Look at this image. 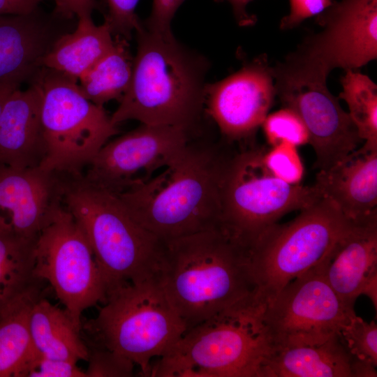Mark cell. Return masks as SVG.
<instances>
[{
    "instance_id": "obj_1",
    "label": "cell",
    "mask_w": 377,
    "mask_h": 377,
    "mask_svg": "<svg viewBox=\"0 0 377 377\" xmlns=\"http://www.w3.org/2000/svg\"><path fill=\"white\" fill-rule=\"evenodd\" d=\"M156 279L186 331L256 293L249 249L221 228L164 242Z\"/></svg>"
},
{
    "instance_id": "obj_2",
    "label": "cell",
    "mask_w": 377,
    "mask_h": 377,
    "mask_svg": "<svg viewBox=\"0 0 377 377\" xmlns=\"http://www.w3.org/2000/svg\"><path fill=\"white\" fill-rule=\"evenodd\" d=\"M225 155L190 140L165 168L117 195L132 218L162 242L221 228Z\"/></svg>"
},
{
    "instance_id": "obj_3",
    "label": "cell",
    "mask_w": 377,
    "mask_h": 377,
    "mask_svg": "<svg viewBox=\"0 0 377 377\" xmlns=\"http://www.w3.org/2000/svg\"><path fill=\"white\" fill-rule=\"evenodd\" d=\"M129 87L111 115L115 125L127 120L192 131L205 108V58L179 43L173 34L142 27L135 32Z\"/></svg>"
},
{
    "instance_id": "obj_4",
    "label": "cell",
    "mask_w": 377,
    "mask_h": 377,
    "mask_svg": "<svg viewBox=\"0 0 377 377\" xmlns=\"http://www.w3.org/2000/svg\"><path fill=\"white\" fill-rule=\"evenodd\" d=\"M62 203L90 244L107 296L156 276L163 242L140 226L117 195L89 182L83 173L64 175Z\"/></svg>"
},
{
    "instance_id": "obj_5",
    "label": "cell",
    "mask_w": 377,
    "mask_h": 377,
    "mask_svg": "<svg viewBox=\"0 0 377 377\" xmlns=\"http://www.w3.org/2000/svg\"><path fill=\"white\" fill-rule=\"evenodd\" d=\"M256 294L186 331L150 376L261 377L272 346Z\"/></svg>"
},
{
    "instance_id": "obj_6",
    "label": "cell",
    "mask_w": 377,
    "mask_h": 377,
    "mask_svg": "<svg viewBox=\"0 0 377 377\" xmlns=\"http://www.w3.org/2000/svg\"><path fill=\"white\" fill-rule=\"evenodd\" d=\"M94 343L128 357L144 376L186 332L156 276L109 293L96 317L84 325Z\"/></svg>"
},
{
    "instance_id": "obj_7",
    "label": "cell",
    "mask_w": 377,
    "mask_h": 377,
    "mask_svg": "<svg viewBox=\"0 0 377 377\" xmlns=\"http://www.w3.org/2000/svg\"><path fill=\"white\" fill-rule=\"evenodd\" d=\"M265 151L249 145L228 155L221 179V228L249 249L283 215L323 198L314 185H292L272 175Z\"/></svg>"
},
{
    "instance_id": "obj_8",
    "label": "cell",
    "mask_w": 377,
    "mask_h": 377,
    "mask_svg": "<svg viewBox=\"0 0 377 377\" xmlns=\"http://www.w3.org/2000/svg\"><path fill=\"white\" fill-rule=\"evenodd\" d=\"M29 83L41 96V123L46 153L45 170L64 175L82 173L109 139L117 125L103 106L88 100L77 80L42 67Z\"/></svg>"
},
{
    "instance_id": "obj_9",
    "label": "cell",
    "mask_w": 377,
    "mask_h": 377,
    "mask_svg": "<svg viewBox=\"0 0 377 377\" xmlns=\"http://www.w3.org/2000/svg\"><path fill=\"white\" fill-rule=\"evenodd\" d=\"M349 223L323 197L290 222L265 230L249 249L257 299L266 306L288 283L316 266Z\"/></svg>"
},
{
    "instance_id": "obj_10",
    "label": "cell",
    "mask_w": 377,
    "mask_h": 377,
    "mask_svg": "<svg viewBox=\"0 0 377 377\" xmlns=\"http://www.w3.org/2000/svg\"><path fill=\"white\" fill-rule=\"evenodd\" d=\"M34 273L50 283L80 330L84 311L105 301L106 285L90 244L63 205L36 239Z\"/></svg>"
},
{
    "instance_id": "obj_11",
    "label": "cell",
    "mask_w": 377,
    "mask_h": 377,
    "mask_svg": "<svg viewBox=\"0 0 377 377\" xmlns=\"http://www.w3.org/2000/svg\"><path fill=\"white\" fill-rule=\"evenodd\" d=\"M272 72L276 96L308 130L315 168H331L364 142L349 114L328 90L326 76L286 59L272 67Z\"/></svg>"
},
{
    "instance_id": "obj_12",
    "label": "cell",
    "mask_w": 377,
    "mask_h": 377,
    "mask_svg": "<svg viewBox=\"0 0 377 377\" xmlns=\"http://www.w3.org/2000/svg\"><path fill=\"white\" fill-rule=\"evenodd\" d=\"M355 314L318 264L288 283L265 306L262 318L272 350L325 342Z\"/></svg>"
},
{
    "instance_id": "obj_13",
    "label": "cell",
    "mask_w": 377,
    "mask_h": 377,
    "mask_svg": "<svg viewBox=\"0 0 377 377\" xmlns=\"http://www.w3.org/2000/svg\"><path fill=\"white\" fill-rule=\"evenodd\" d=\"M321 29L286 58L327 77L355 70L377 57V0H341L319 14Z\"/></svg>"
},
{
    "instance_id": "obj_14",
    "label": "cell",
    "mask_w": 377,
    "mask_h": 377,
    "mask_svg": "<svg viewBox=\"0 0 377 377\" xmlns=\"http://www.w3.org/2000/svg\"><path fill=\"white\" fill-rule=\"evenodd\" d=\"M182 127L140 126L108 141L88 165L84 178L115 195L146 182L165 168L191 140Z\"/></svg>"
},
{
    "instance_id": "obj_15",
    "label": "cell",
    "mask_w": 377,
    "mask_h": 377,
    "mask_svg": "<svg viewBox=\"0 0 377 377\" xmlns=\"http://www.w3.org/2000/svg\"><path fill=\"white\" fill-rule=\"evenodd\" d=\"M276 96L272 67L261 54L226 78L207 84L204 110L227 141H246L261 126Z\"/></svg>"
},
{
    "instance_id": "obj_16",
    "label": "cell",
    "mask_w": 377,
    "mask_h": 377,
    "mask_svg": "<svg viewBox=\"0 0 377 377\" xmlns=\"http://www.w3.org/2000/svg\"><path fill=\"white\" fill-rule=\"evenodd\" d=\"M63 175L0 165V228L36 240L63 205Z\"/></svg>"
},
{
    "instance_id": "obj_17",
    "label": "cell",
    "mask_w": 377,
    "mask_h": 377,
    "mask_svg": "<svg viewBox=\"0 0 377 377\" xmlns=\"http://www.w3.org/2000/svg\"><path fill=\"white\" fill-rule=\"evenodd\" d=\"M327 282L353 307L360 295L377 302V212L350 220L318 263Z\"/></svg>"
},
{
    "instance_id": "obj_18",
    "label": "cell",
    "mask_w": 377,
    "mask_h": 377,
    "mask_svg": "<svg viewBox=\"0 0 377 377\" xmlns=\"http://www.w3.org/2000/svg\"><path fill=\"white\" fill-rule=\"evenodd\" d=\"M53 20L38 9L25 15H0V87L20 88L43 66L56 39Z\"/></svg>"
},
{
    "instance_id": "obj_19",
    "label": "cell",
    "mask_w": 377,
    "mask_h": 377,
    "mask_svg": "<svg viewBox=\"0 0 377 377\" xmlns=\"http://www.w3.org/2000/svg\"><path fill=\"white\" fill-rule=\"evenodd\" d=\"M313 185L348 219L377 212V147L364 143L331 168L319 170Z\"/></svg>"
},
{
    "instance_id": "obj_20",
    "label": "cell",
    "mask_w": 377,
    "mask_h": 377,
    "mask_svg": "<svg viewBox=\"0 0 377 377\" xmlns=\"http://www.w3.org/2000/svg\"><path fill=\"white\" fill-rule=\"evenodd\" d=\"M46 149L41 123V96L29 83L13 90L0 114V165L13 168L40 167Z\"/></svg>"
},
{
    "instance_id": "obj_21",
    "label": "cell",
    "mask_w": 377,
    "mask_h": 377,
    "mask_svg": "<svg viewBox=\"0 0 377 377\" xmlns=\"http://www.w3.org/2000/svg\"><path fill=\"white\" fill-rule=\"evenodd\" d=\"M261 377H352L350 356L339 334L320 343L275 348Z\"/></svg>"
},
{
    "instance_id": "obj_22",
    "label": "cell",
    "mask_w": 377,
    "mask_h": 377,
    "mask_svg": "<svg viewBox=\"0 0 377 377\" xmlns=\"http://www.w3.org/2000/svg\"><path fill=\"white\" fill-rule=\"evenodd\" d=\"M114 40L106 22L96 25L91 16L80 17L74 31L56 38L43 66L77 81L111 50Z\"/></svg>"
},
{
    "instance_id": "obj_23",
    "label": "cell",
    "mask_w": 377,
    "mask_h": 377,
    "mask_svg": "<svg viewBox=\"0 0 377 377\" xmlns=\"http://www.w3.org/2000/svg\"><path fill=\"white\" fill-rule=\"evenodd\" d=\"M29 330L39 355L75 363L87 360L89 347L81 339L80 330L70 315L39 296L31 307Z\"/></svg>"
},
{
    "instance_id": "obj_24",
    "label": "cell",
    "mask_w": 377,
    "mask_h": 377,
    "mask_svg": "<svg viewBox=\"0 0 377 377\" xmlns=\"http://www.w3.org/2000/svg\"><path fill=\"white\" fill-rule=\"evenodd\" d=\"M38 296L35 290L0 313V377H24L38 355L29 330L31 307Z\"/></svg>"
},
{
    "instance_id": "obj_25",
    "label": "cell",
    "mask_w": 377,
    "mask_h": 377,
    "mask_svg": "<svg viewBox=\"0 0 377 377\" xmlns=\"http://www.w3.org/2000/svg\"><path fill=\"white\" fill-rule=\"evenodd\" d=\"M36 242L0 228V313L38 289L34 273Z\"/></svg>"
},
{
    "instance_id": "obj_26",
    "label": "cell",
    "mask_w": 377,
    "mask_h": 377,
    "mask_svg": "<svg viewBox=\"0 0 377 377\" xmlns=\"http://www.w3.org/2000/svg\"><path fill=\"white\" fill-rule=\"evenodd\" d=\"M133 58L128 40L116 36L111 50L80 77L82 94L101 106L112 100L119 102L131 83Z\"/></svg>"
},
{
    "instance_id": "obj_27",
    "label": "cell",
    "mask_w": 377,
    "mask_h": 377,
    "mask_svg": "<svg viewBox=\"0 0 377 377\" xmlns=\"http://www.w3.org/2000/svg\"><path fill=\"white\" fill-rule=\"evenodd\" d=\"M342 91L348 112L363 143L377 147V86L366 75L348 70L341 78Z\"/></svg>"
},
{
    "instance_id": "obj_28",
    "label": "cell",
    "mask_w": 377,
    "mask_h": 377,
    "mask_svg": "<svg viewBox=\"0 0 377 377\" xmlns=\"http://www.w3.org/2000/svg\"><path fill=\"white\" fill-rule=\"evenodd\" d=\"M261 127L272 147L286 143L297 147L309 142V132L304 123L295 111L288 108L283 107L268 114Z\"/></svg>"
},
{
    "instance_id": "obj_29",
    "label": "cell",
    "mask_w": 377,
    "mask_h": 377,
    "mask_svg": "<svg viewBox=\"0 0 377 377\" xmlns=\"http://www.w3.org/2000/svg\"><path fill=\"white\" fill-rule=\"evenodd\" d=\"M339 337L350 358L377 367V325L356 314L341 328Z\"/></svg>"
},
{
    "instance_id": "obj_30",
    "label": "cell",
    "mask_w": 377,
    "mask_h": 377,
    "mask_svg": "<svg viewBox=\"0 0 377 377\" xmlns=\"http://www.w3.org/2000/svg\"><path fill=\"white\" fill-rule=\"evenodd\" d=\"M297 147L281 143L265 150L263 161L276 177L292 185L300 184L304 173L302 161Z\"/></svg>"
},
{
    "instance_id": "obj_31",
    "label": "cell",
    "mask_w": 377,
    "mask_h": 377,
    "mask_svg": "<svg viewBox=\"0 0 377 377\" xmlns=\"http://www.w3.org/2000/svg\"><path fill=\"white\" fill-rule=\"evenodd\" d=\"M87 377H130L135 364L128 357L104 346L94 343L89 348Z\"/></svg>"
},
{
    "instance_id": "obj_32",
    "label": "cell",
    "mask_w": 377,
    "mask_h": 377,
    "mask_svg": "<svg viewBox=\"0 0 377 377\" xmlns=\"http://www.w3.org/2000/svg\"><path fill=\"white\" fill-rule=\"evenodd\" d=\"M140 0H105V22L112 36L130 40L133 31L140 29L142 22L135 13Z\"/></svg>"
},
{
    "instance_id": "obj_33",
    "label": "cell",
    "mask_w": 377,
    "mask_h": 377,
    "mask_svg": "<svg viewBox=\"0 0 377 377\" xmlns=\"http://www.w3.org/2000/svg\"><path fill=\"white\" fill-rule=\"evenodd\" d=\"M24 377H87L77 363L38 355L29 365Z\"/></svg>"
},
{
    "instance_id": "obj_34",
    "label": "cell",
    "mask_w": 377,
    "mask_h": 377,
    "mask_svg": "<svg viewBox=\"0 0 377 377\" xmlns=\"http://www.w3.org/2000/svg\"><path fill=\"white\" fill-rule=\"evenodd\" d=\"M290 11L281 20V30H289L304 20L323 13L332 4V0H289Z\"/></svg>"
},
{
    "instance_id": "obj_35",
    "label": "cell",
    "mask_w": 377,
    "mask_h": 377,
    "mask_svg": "<svg viewBox=\"0 0 377 377\" xmlns=\"http://www.w3.org/2000/svg\"><path fill=\"white\" fill-rule=\"evenodd\" d=\"M185 0H153L152 8L149 17L142 22L144 27L155 33L172 34L171 22Z\"/></svg>"
},
{
    "instance_id": "obj_36",
    "label": "cell",
    "mask_w": 377,
    "mask_h": 377,
    "mask_svg": "<svg viewBox=\"0 0 377 377\" xmlns=\"http://www.w3.org/2000/svg\"><path fill=\"white\" fill-rule=\"evenodd\" d=\"M55 8L54 14L71 20L75 17L77 18L91 16L95 10H101V3L97 0H54Z\"/></svg>"
},
{
    "instance_id": "obj_37",
    "label": "cell",
    "mask_w": 377,
    "mask_h": 377,
    "mask_svg": "<svg viewBox=\"0 0 377 377\" xmlns=\"http://www.w3.org/2000/svg\"><path fill=\"white\" fill-rule=\"evenodd\" d=\"M43 0H0V15H25L38 9Z\"/></svg>"
},
{
    "instance_id": "obj_38",
    "label": "cell",
    "mask_w": 377,
    "mask_h": 377,
    "mask_svg": "<svg viewBox=\"0 0 377 377\" xmlns=\"http://www.w3.org/2000/svg\"><path fill=\"white\" fill-rule=\"evenodd\" d=\"M217 2L227 1L232 8L235 20L239 26L247 27L256 22L255 16L250 15L247 10V5L253 0H215Z\"/></svg>"
},
{
    "instance_id": "obj_39",
    "label": "cell",
    "mask_w": 377,
    "mask_h": 377,
    "mask_svg": "<svg viewBox=\"0 0 377 377\" xmlns=\"http://www.w3.org/2000/svg\"><path fill=\"white\" fill-rule=\"evenodd\" d=\"M18 88H14L10 87H0V114L1 112L4 103L9 96V94L15 89Z\"/></svg>"
}]
</instances>
